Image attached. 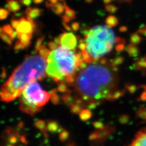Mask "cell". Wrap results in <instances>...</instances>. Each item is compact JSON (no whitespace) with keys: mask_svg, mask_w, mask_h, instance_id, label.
I'll use <instances>...</instances> for the list:
<instances>
[{"mask_svg":"<svg viewBox=\"0 0 146 146\" xmlns=\"http://www.w3.org/2000/svg\"><path fill=\"white\" fill-rule=\"evenodd\" d=\"M117 69L111 62L103 64L98 61L75 73L73 87L77 96L87 104L93 101L101 102L106 96L118 90Z\"/></svg>","mask_w":146,"mask_h":146,"instance_id":"cell-1","label":"cell"},{"mask_svg":"<svg viewBox=\"0 0 146 146\" xmlns=\"http://www.w3.org/2000/svg\"><path fill=\"white\" fill-rule=\"evenodd\" d=\"M47 59L40 55L27 56L2 86L1 100L5 102L13 101L20 96L28 84L43 80L47 75Z\"/></svg>","mask_w":146,"mask_h":146,"instance_id":"cell-2","label":"cell"},{"mask_svg":"<svg viewBox=\"0 0 146 146\" xmlns=\"http://www.w3.org/2000/svg\"><path fill=\"white\" fill-rule=\"evenodd\" d=\"M75 50L61 46L51 52L47 58V75L60 82L69 75L75 74L76 68Z\"/></svg>","mask_w":146,"mask_h":146,"instance_id":"cell-3","label":"cell"},{"mask_svg":"<svg viewBox=\"0 0 146 146\" xmlns=\"http://www.w3.org/2000/svg\"><path fill=\"white\" fill-rule=\"evenodd\" d=\"M109 27L101 25L94 27L84 36L87 43L86 50L96 62L111 51L115 43L114 33Z\"/></svg>","mask_w":146,"mask_h":146,"instance_id":"cell-4","label":"cell"},{"mask_svg":"<svg viewBox=\"0 0 146 146\" xmlns=\"http://www.w3.org/2000/svg\"><path fill=\"white\" fill-rule=\"evenodd\" d=\"M51 93L43 90L36 81L28 84L19 96L20 109L23 112L34 116L41 111V107L47 104Z\"/></svg>","mask_w":146,"mask_h":146,"instance_id":"cell-5","label":"cell"},{"mask_svg":"<svg viewBox=\"0 0 146 146\" xmlns=\"http://www.w3.org/2000/svg\"><path fill=\"white\" fill-rule=\"evenodd\" d=\"M33 20L28 16H27L26 18L21 17L20 19V23L16 29L17 34H33L36 27Z\"/></svg>","mask_w":146,"mask_h":146,"instance_id":"cell-6","label":"cell"},{"mask_svg":"<svg viewBox=\"0 0 146 146\" xmlns=\"http://www.w3.org/2000/svg\"><path fill=\"white\" fill-rule=\"evenodd\" d=\"M60 37L61 41V46L69 49L75 50L77 44V37L72 33L64 32Z\"/></svg>","mask_w":146,"mask_h":146,"instance_id":"cell-7","label":"cell"},{"mask_svg":"<svg viewBox=\"0 0 146 146\" xmlns=\"http://www.w3.org/2000/svg\"><path fill=\"white\" fill-rule=\"evenodd\" d=\"M128 146H146V127L141 128L136 133Z\"/></svg>","mask_w":146,"mask_h":146,"instance_id":"cell-8","label":"cell"},{"mask_svg":"<svg viewBox=\"0 0 146 146\" xmlns=\"http://www.w3.org/2000/svg\"><path fill=\"white\" fill-rule=\"evenodd\" d=\"M6 8L8 11L15 13L21 9L20 2L17 0H7Z\"/></svg>","mask_w":146,"mask_h":146,"instance_id":"cell-9","label":"cell"},{"mask_svg":"<svg viewBox=\"0 0 146 146\" xmlns=\"http://www.w3.org/2000/svg\"><path fill=\"white\" fill-rule=\"evenodd\" d=\"M43 10L38 8H31L28 7L26 10L27 16L30 17L32 19H36L37 17L41 15Z\"/></svg>","mask_w":146,"mask_h":146,"instance_id":"cell-10","label":"cell"},{"mask_svg":"<svg viewBox=\"0 0 146 146\" xmlns=\"http://www.w3.org/2000/svg\"><path fill=\"white\" fill-rule=\"evenodd\" d=\"M17 38L21 41V43L24 45L26 49L29 47L31 44V41L32 38V34H17Z\"/></svg>","mask_w":146,"mask_h":146,"instance_id":"cell-11","label":"cell"},{"mask_svg":"<svg viewBox=\"0 0 146 146\" xmlns=\"http://www.w3.org/2000/svg\"><path fill=\"white\" fill-rule=\"evenodd\" d=\"M125 50L128 55L131 57H136L138 56L140 53L139 49L136 45L131 43L127 46Z\"/></svg>","mask_w":146,"mask_h":146,"instance_id":"cell-12","label":"cell"},{"mask_svg":"<svg viewBox=\"0 0 146 146\" xmlns=\"http://www.w3.org/2000/svg\"><path fill=\"white\" fill-rule=\"evenodd\" d=\"M110 131H111V129H110V127H104V129H99V131H96L98 136V140L100 142L105 140L110 135Z\"/></svg>","mask_w":146,"mask_h":146,"instance_id":"cell-13","label":"cell"},{"mask_svg":"<svg viewBox=\"0 0 146 146\" xmlns=\"http://www.w3.org/2000/svg\"><path fill=\"white\" fill-rule=\"evenodd\" d=\"M66 5V2L63 1V3H61L60 2H58L56 4L53 5L51 8L52 11L55 13L56 15H61L65 9V5Z\"/></svg>","mask_w":146,"mask_h":146,"instance_id":"cell-14","label":"cell"},{"mask_svg":"<svg viewBox=\"0 0 146 146\" xmlns=\"http://www.w3.org/2000/svg\"><path fill=\"white\" fill-rule=\"evenodd\" d=\"M105 21L106 25L110 27H115L119 23L118 19L114 15L108 16Z\"/></svg>","mask_w":146,"mask_h":146,"instance_id":"cell-15","label":"cell"},{"mask_svg":"<svg viewBox=\"0 0 146 146\" xmlns=\"http://www.w3.org/2000/svg\"><path fill=\"white\" fill-rule=\"evenodd\" d=\"M61 99L66 105L70 107L75 103V98L69 94H64L61 96Z\"/></svg>","mask_w":146,"mask_h":146,"instance_id":"cell-16","label":"cell"},{"mask_svg":"<svg viewBox=\"0 0 146 146\" xmlns=\"http://www.w3.org/2000/svg\"><path fill=\"white\" fill-rule=\"evenodd\" d=\"M47 128L48 131H49L52 132V133H56L58 131L59 126L56 121H49L47 123Z\"/></svg>","mask_w":146,"mask_h":146,"instance_id":"cell-17","label":"cell"},{"mask_svg":"<svg viewBox=\"0 0 146 146\" xmlns=\"http://www.w3.org/2000/svg\"><path fill=\"white\" fill-rule=\"evenodd\" d=\"M92 116V113L89 109H84L80 113V118L83 121L89 120Z\"/></svg>","mask_w":146,"mask_h":146,"instance_id":"cell-18","label":"cell"},{"mask_svg":"<svg viewBox=\"0 0 146 146\" xmlns=\"http://www.w3.org/2000/svg\"><path fill=\"white\" fill-rule=\"evenodd\" d=\"M65 13H64V15L68 16V17L71 20H74L76 17V15L77 14L76 11L73 10L72 9H71L69 7H68V5H65Z\"/></svg>","mask_w":146,"mask_h":146,"instance_id":"cell-19","label":"cell"},{"mask_svg":"<svg viewBox=\"0 0 146 146\" xmlns=\"http://www.w3.org/2000/svg\"><path fill=\"white\" fill-rule=\"evenodd\" d=\"M57 92H58V89L55 88L53 89L51 93L52 95H51L50 99L52 104H61L60 98V96L57 93Z\"/></svg>","mask_w":146,"mask_h":146,"instance_id":"cell-20","label":"cell"},{"mask_svg":"<svg viewBox=\"0 0 146 146\" xmlns=\"http://www.w3.org/2000/svg\"><path fill=\"white\" fill-rule=\"evenodd\" d=\"M130 40L131 43H133L134 44L137 45L140 44V43L142 40V38L138 33H135L131 34L130 36Z\"/></svg>","mask_w":146,"mask_h":146,"instance_id":"cell-21","label":"cell"},{"mask_svg":"<svg viewBox=\"0 0 146 146\" xmlns=\"http://www.w3.org/2000/svg\"><path fill=\"white\" fill-rule=\"evenodd\" d=\"M58 91L64 94H69L71 93V91L68 88L66 83L63 81H61L58 84Z\"/></svg>","mask_w":146,"mask_h":146,"instance_id":"cell-22","label":"cell"},{"mask_svg":"<svg viewBox=\"0 0 146 146\" xmlns=\"http://www.w3.org/2000/svg\"><path fill=\"white\" fill-rule=\"evenodd\" d=\"M34 125L37 128L40 129L44 134L46 133V131H48L47 127L46 125V123L43 120H37L34 122Z\"/></svg>","mask_w":146,"mask_h":146,"instance_id":"cell-23","label":"cell"},{"mask_svg":"<svg viewBox=\"0 0 146 146\" xmlns=\"http://www.w3.org/2000/svg\"><path fill=\"white\" fill-rule=\"evenodd\" d=\"M0 33H1V37L2 40L8 44L9 46H11L12 45V40H11V37L5 33L3 27H1L0 28Z\"/></svg>","mask_w":146,"mask_h":146,"instance_id":"cell-24","label":"cell"},{"mask_svg":"<svg viewBox=\"0 0 146 146\" xmlns=\"http://www.w3.org/2000/svg\"><path fill=\"white\" fill-rule=\"evenodd\" d=\"M38 52L40 55H41L42 57L45 58L46 59L48 58L49 55H50V54L51 52L48 48L45 47V46L42 45V44L41 45V46L40 47Z\"/></svg>","mask_w":146,"mask_h":146,"instance_id":"cell-25","label":"cell"},{"mask_svg":"<svg viewBox=\"0 0 146 146\" xmlns=\"http://www.w3.org/2000/svg\"><path fill=\"white\" fill-rule=\"evenodd\" d=\"M70 107L71 113L73 114H80L84 110L82 107H81L80 106L75 103L72 104Z\"/></svg>","mask_w":146,"mask_h":146,"instance_id":"cell-26","label":"cell"},{"mask_svg":"<svg viewBox=\"0 0 146 146\" xmlns=\"http://www.w3.org/2000/svg\"><path fill=\"white\" fill-rule=\"evenodd\" d=\"M123 62H124V58L121 56H117L112 60L111 63L114 66L117 67L119 65H121Z\"/></svg>","mask_w":146,"mask_h":146,"instance_id":"cell-27","label":"cell"},{"mask_svg":"<svg viewBox=\"0 0 146 146\" xmlns=\"http://www.w3.org/2000/svg\"><path fill=\"white\" fill-rule=\"evenodd\" d=\"M136 67L139 69L146 68V56L137 61Z\"/></svg>","mask_w":146,"mask_h":146,"instance_id":"cell-28","label":"cell"},{"mask_svg":"<svg viewBox=\"0 0 146 146\" xmlns=\"http://www.w3.org/2000/svg\"><path fill=\"white\" fill-rule=\"evenodd\" d=\"M69 136V133L68 131L62 130L61 132H60L59 134V138L60 140L62 142L66 141Z\"/></svg>","mask_w":146,"mask_h":146,"instance_id":"cell-29","label":"cell"},{"mask_svg":"<svg viewBox=\"0 0 146 146\" xmlns=\"http://www.w3.org/2000/svg\"><path fill=\"white\" fill-rule=\"evenodd\" d=\"M125 93V90H117L114 92L113 94V100L115 101L116 100L119 99L121 96H123Z\"/></svg>","mask_w":146,"mask_h":146,"instance_id":"cell-30","label":"cell"},{"mask_svg":"<svg viewBox=\"0 0 146 146\" xmlns=\"http://www.w3.org/2000/svg\"><path fill=\"white\" fill-rule=\"evenodd\" d=\"M105 9H106V11H107V12L113 14L117 11L118 8L115 5L108 4V5H106L105 6Z\"/></svg>","mask_w":146,"mask_h":146,"instance_id":"cell-31","label":"cell"},{"mask_svg":"<svg viewBox=\"0 0 146 146\" xmlns=\"http://www.w3.org/2000/svg\"><path fill=\"white\" fill-rule=\"evenodd\" d=\"M44 37L43 36H41L39 37L37 39L35 43V52H38L40 47L42 45V42L44 41Z\"/></svg>","mask_w":146,"mask_h":146,"instance_id":"cell-32","label":"cell"},{"mask_svg":"<svg viewBox=\"0 0 146 146\" xmlns=\"http://www.w3.org/2000/svg\"><path fill=\"white\" fill-rule=\"evenodd\" d=\"M9 13L8 9H6L5 8H1L0 9V19L1 20H5L9 15Z\"/></svg>","mask_w":146,"mask_h":146,"instance_id":"cell-33","label":"cell"},{"mask_svg":"<svg viewBox=\"0 0 146 146\" xmlns=\"http://www.w3.org/2000/svg\"><path fill=\"white\" fill-rule=\"evenodd\" d=\"M125 88L130 93L133 94L137 89V87L134 84H125Z\"/></svg>","mask_w":146,"mask_h":146,"instance_id":"cell-34","label":"cell"},{"mask_svg":"<svg viewBox=\"0 0 146 146\" xmlns=\"http://www.w3.org/2000/svg\"><path fill=\"white\" fill-rule=\"evenodd\" d=\"M3 28V30L5 32V33L9 35V36H11L13 33H14V30L13 29V28L9 25H5L4 26L2 27Z\"/></svg>","mask_w":146,"mask_h":146,"instance_id":"cell-35","label":"cell"},{"mask_svg":"<svg viewBox=\"0 0 146 146\" xmlns=\"http://www.w3.org/2000/svg\"><path fill=\"white\" fill-rule=\"evenodd\" d=\"M125 42H122L117 43V44H116L115 47L116 51L118 52L123 51L125 49Z\"/></svg>","mask_w":146,"mask_h":146,"instance_id":"cell-36","label":"cell"},{"mask_svg":"<svg viewBox=\"0 0 146 146\" xmlns=\"http://www.w3.org/2000/svg\"><path fill=\"white\" fill-rule=\"evenodd\" d=\"M78 48L81 51L86 50L87 48V43L86 40H82L81 38L79 39V42H78Z\"/></svg>","mask_w":146,"mask_h":146,"instance_id":"cell-37","label":"cell"},{"mask_svg":"<svg viewBox=\"0 0 146 146\" xmlns=\"http://www.w3.org/2000/svg\"><path fill=\"white\" fill-rule=\"evenodd\" d=\"M14 50L18 51V50H23L24 49H26L25 47L24 46V45L21 43V41L19 40L16 42L15 44L14 45Z\"/></svg>","mask_w":146,"mask_h":146,"instance_id":"cell-38","label":"cell"},{"mask_svg":"<svg viewBox=\"0 0 146 146\" xmlns=\"http://www.w3.org/2000/svg\"><path fill=\"white\" fill-rule=\"evenodd\" d=\"M137 114L139 116L142 117L143 119L146 118V108L145 107L140 108L137 112Z\"/></svg>","mask_w":146,"mask_h":146,"instance_id":"cell-39","label":"cell"},{"mask_svg":"<svg viewBox=\"0 0 146 146\" xmlns=\"http://www.w3.org/2000/svg\"><path fill=\"white\" fill-rule=\"evenodd\" d=\"M93 125L97 129H102L104 128V124L100 121H95L93 122Z\"/></svg>","mask_w":146,"mask_h":146,"instance_id":"cell-40","label":"cell"},{"mask_svg":"<svg viewBox=\"0 0 146 146\" xmlns=\"http://www.w3.org/2000/svg\"><path fill=\"white\" fill-rule=\"evenodd\" d=\"M47 45L49 47V48L50 50H52V51L56 49L58 47H59L55 42H53V41H50V42H48Z\"/></svg>","mask_w":146,"mask_h":146,"instance_id":"cell-41","label":"cell"},{"mask_svg":"<svg viewBox=\"0 0 146 146\" xmlns=\"http://www.w3.org/2000/svg\"><path fill=\"white\" fill-rule=\"evenodd\" d=\"M90 29H90L89 27H83L81 29V33L84 35V36H86V35L88 34L89 31H90Z\"/></svg>","mask_w":146,"mask_h":146,"instance_id":"cell-42","label":"cell"},{"mask_svg":"<svg viewBox=\"0 0 146 146\" xmlns=\"http://www.w3.org/2000/svg\"><path fill=\"white\" fill-rule=\"evenodd\" d=\"M20 23V20H18V19H13L11 20V26L14 28V29H16L17 27L18 26L19 24Z\"/></svg>","mask_w":146,"mask_h":146,"instance_id":"cell-43","label":"cell"},{"mask_svg":"<svg viewBox=\"0 0 146 146\" xmlns=\"http://www.w3.org/2000/svg\"><path fill=\"white\" fill-rule=\"evenodd\" d=\"M71 27L72 28V30L74 31H77L80 28V24L78 22H73L71 25Z\"/></svg>","mask_w":146,"mask_h":146,"instance_id":"cell-44","label":"cell"},{"mask_svg":"<svg viewBox=\"0 0 146 146\" xmlns=\"http://www.w3.org/2000/svg\"><path fill=\"white\" fill-rule=\"evenodd\" d=\"M19 1L22 5L29 7L31 5V2L33 1V0H19Z\"/></svg>","mask_w":146,"mask_h":146,"instance_id":"cell-45","label":"cell"},{"mask_svg":"<svg viewBox=\"0 0 146 146\" xmlns=\"http://www.w3.org/2000/svg\"><path fill=\"white\" fill-rule=\"evenodd\" d=\"M89 140H91V141H94V140H98V134H97L96 132L95 131V132H94L93 133L91 134L90 135V136H89Z\"/></svg>","mask_w":146,"mask_h":146,"instance_id":"cell-46","label":"cell"},{"mask_svg":"<svg viewBox=\"0 0 146 146\" xmlns=\"http://www.w3.org/2000/svg\"><path fill=\"white\" fill-rule=\"evenodd\" d=\"M137 33H138L140 35L146 37V27H143L139 29L138 31H137Z\"/></svg>","mask_w":146,"mask_h":146,"instance_id":"cell-47","label":"cell"},{"mask_svg":"<svg viewBox=\"0 0 146 146\" xmlns=\"http://www.w3.org/2000/svg\"><path fill=\"white\" fill-rule=\"evenodd\" d=\"M128 119V116L127 115H122L121 117H120L119 121L121 123H123L127 122Z\"/></svg>","mask_w":146,"mask_h":146,"instance_id":"cell-48","label":"cell"},{"mask_svg":"<svg viewBox=\"0 0 146 146\" xmlns=\"http://www.w3.org/2000/svg\"><path fill=\"white\" fill-rule=\"evenodd\" d=\"M139 100H141L142 101H146V92L144 91L141 93L140 98L139 99Z\"/></svg>","mask_w":146,"mask_h":146,"instance_id":"cell-49","label":"cell"},{"mask_svg":"<svg viewBox=\"0 0 146 146\" xmlns=\"http://www.w3.org/2000/svg\"><path fill=\"white\" fill-rule=\"evenodd\" d=\"M62 25L63 27H64V28H65L67 31H73L72 27H70L69 26V25H68L67 23L62 22Z\"/></svg>","mask_w":146,"mask_h":146,"instance_id":"cell-50","label":"cell"},{"mask_svg":"<svg viewBox=\"0 0 146 146\" xmlns=\"http://www.w3.org/2000/svg\"><path fill=\"white\" fill-rule=\"evenodd\" d=\"M61 17H62V20L63 22H66V23H69L70 21V19L68 17V16L66 15H63L61 16Z\"/></svg>","mask_w":146,"mask_h":146,"instance_id":"cell-51","label":"cell"},{"mask_svg":"<svg viewBox=\"0 0 146 146\" xmlns=\"http://www.w3.org/2000/svg\"><path fill=\"white\" fill-rule=\"evenodd\" d=\"M54 42H55L58 46H61V38H60V36L55 37Z\"/></svg>","mask_w":146,"mask_h":146,"instance_id":"cell-52","label":"cell"},{"mask_svg":"<svg viewBox=\"0 0 146 146\" xmlns=\"http://www.w3.org/2000/svg\"><path fill=\"white\" fill-rule=\"evenodd\" d=\"M2 73L1 74V78L2 79H4L6 78L7 76V73H6V70H5V68L4 67H3L2 68Z\"/></svg>","mask_w":146,"mask_h":146,"instance_id":"cell-53","label":"cell"},{"mask_svg":"<svg viewBox=\"0 0 146 146\" xmlns=\"http://www.w3.org/2000/svg\"><path fill=\"white\" fill-rule=\"evenodd\" d=\"M128 30V28L127 27L122 26L120 27L119 28V31L122 33H124V32H126Z\"/></svg>","mask_w":146,"mask_h":146,"instance_id":"cell-54","label":"cell"},{"mask_svg":"<svg viewBox=\"0 0 146 146\" xmlns=\"http://www.w3.org/2000/svg\"><path fill=\"white\" fill-rule=\"evenodd\" d=\"M17 36V32L16 31H14V33H13V34L10 36V37H11V40H12V41H13L14 39H15V38Z\"/></svg>","mask_w":146,"mask_h":146,"instance_id":"cell-55","label":"cell"},{"mask_svg":"<svg viewBox=\"0 0 146 146\" xmlns=\"http://www.w3.org/2000/svg\"><path fill=\"white\" fill-rule=\"evenodd\" d=\"M114 1L119 3H127V2H130L133 0H114Z\"/></svg>","mask_w":146,"mask_h":146,"instance_id":"cell-56","label":"cell"},{"mask_svg":"<svg viewBox=\"0 0 146 146\" xmlns=\"http://www.w3.org/2000/svg\"><path fill=\"white\" fill-rule=\"evenodd\" d=\"M43 1L44 0H33V2L36 5H38V4L42 3Z\"/></svg>","mask_w":146,"mask_h":146,"instance_id":"cell-57","label":"cell"},{"mask_svg":"<svg viewBox=\"0 0 146 146\" xmlns=\"http://www.w3.org/2000/svg\"><path fill=\"white\" fill-rule=\"evenodd\" d=\"M50 3H52L53 5H54V4H56V3H57L58 2V0H48Z\"/></svg>","mask_w":146,"mask_h":146,"instance_id":"cell-58","label":"cell"},{"mask_svg":"<svg viewBox=\"0 0 146 146\" xmlns=\"http://www.w3.org/2000/svg\"><path fill=\"white\" fill-rule=\"evenodd\" d=\"M113 0H103V2L105 5H108Z\"/></svg>","mask_w":146,"mask_h":146,"instance_id":"cell-59","label":"cell"},{"mask_svg":"<svg viewBox=\"0 0 146 146\" xmlns=\"http://www.w3.org/2000/svg\"><path fill=\"white\" fill-rule=\"evenodd\" d=\"M94 1V0H85L86 2L87 3H89V4H90V3H93Z\"/></svg>","mask_w":146,"mask_h":146,"instance_id":"cell-60","label":"cell"},{"mask_svg":"<svg viewBox=\"0 0 146 146\" xmlns=\"http://www.w3.org/2000/svg\"><path fill=\"white\" fill-rule=\"evenodd\" d=\"M140 88H141L143 89L146 92V84H143L140 86Z\"/></svg>","mask_w":146,"mask_h":146,"instance_id":"cell-61","label":"cell"},{"mask_svg":"<svg viewBox=\"0 0 146 146\" xmlns=\"http://www.w3.org/2000/svg\"><path fill=\"white\" fill-rule=\"evenodd\" d=\"M58 1H64V0H58Z\"/></svg>","mask_w":146,"mask_h":146,"instance_id":"cell-62","label":"cell"}]
</instances>
